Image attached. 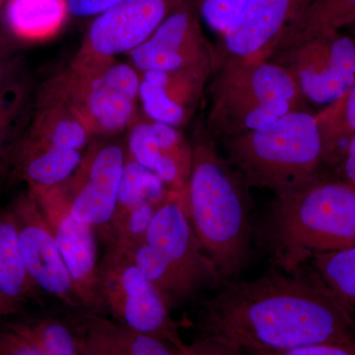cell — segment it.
<instances>
[{"instance_id": "cell-1", "label": "cell", "mask_w": 355, "mask_h": 355, "mask_svg": "<svg viewBox=\"0 0 355 355\" xmlns=\"http://www.w3.org/2000/svg\"><path fill=\"white\" fill-rule=\"evenodd\" d=\"M197 326L250 355H279L318 343L355 345L354 324L303 268H272L246 282H226L200 307Z\"/></svg>"}, {"instance_id": "cell-2", "label": "cell", "mask_w": 355, "mask_h": 355, "mask_svg": "<svg viewBox=\"0 0 355 355\" xmlns=\"http://www.w3.org/2000/svg\"><path fill=\"white\" fill-rule=\"evenodd\" d=\"M258 236L275 268L286 272H298L318 254L354 247V187L321 173L275 196Z\"/></svg>"}, {"instance_id": "cell-3", "label": "cell", "mask_w": 355, "mask_h": 355, "mask_svg": "<svg viewBox=\"0 0 355 355\" xmlns=\"http://www.w3.org/2000/svg\"><path fill=\"white\" fill-rule=\"evenodd\" d=\"M186 205L198 242L222 282L237 280L249 266L253 202L249 187L205 130L196 135Z\"/></svg>"}, {"instance_id": "cell-4", "label": "cell", "mask_w": 355, "mask_h": 355, "mask_svg": "<svg viewBox=\"0 0 355 355\" xmlns=\"http://www.w3.org/2000/svg\"><path fill=\"white\" fill-rule=\"evenodd\" d=\"M221 142L224 158L247 186L266 189L275 196L314 179L324 165L316 113L308 108Z\"/></svg>"}, {"instance_id": "cell-5", "label": "cell", "mask_w": 355, "mask_h": 355, "mask_svg": "<svg viewBox=\"0 0 355 355\" xmlns=\"http://www.w3.org/2000/svg\"><path fill=\"white\" fill-rule=\"evenodd\" d=\"M205 130L216 141L259 130L308 108L295 84L266 60H228L214 67Z\"/></svg>"}, {"instance_id": "cell-6", "label": "cell", "mask_w": 355, "mask_h": 355, "mask_svg": "<svg viewBox=\"0 0 355 355\" xmlns=\"http://www.w3.org/2000/svg\"><path fill=\"white\" fill-rule=\"evenodd\" d=\"M139 83V72L116 58L98 64L71 62L42 86L35 106L62 105L91 135L113 137L135 123Z\"/></svg>"}, {"instance_id": "cell-7", "label": "cell", "mask_w": 355, "mask_h": 355, "mask_svg": "<svg viewBox=\"0 0 355 355\" xmlns=\"http://www.w3.org/2000/svg\"><path fill=\"white\" fill-rule=\"evenodd\" d=\"M266 60L288 74L306 104L326 108L354 83L355 39L343 30L282 39Z\"/></svg>"}, {"instance_id": "cell-8", "label": "cell", "mask_w": 355, "mask_h": 355, "mask_svg": "<svg viewBox=\"0 0 355 355\" xmlns=\"http://www.w3.org/2000/svg\"><path fill=\"white\" fill-rule=\"evenodd\" d=\"M98 291L105 316L179 349L186 347L171 310L125 250L108 245L99 263Z\"/></svg>"}, {"instance_id": "cell-9", "label": "cell", "mask_w": 355, "mask_h": 355, "mask_svg": "<svg viewBox=\"0 0 355 355\" xmlns=\"http://www.w3.org/2000/svg\"><path fill=\"white\" fill-rule=\"evenodd\" d=\"M127 157L123 144L92 142L73 176L60 186L71 216L92 226L106 241L116 214Z\"/></svg>"}, {"instance_id": "cell-10", "label": "cell", "mask_w": 355, "mask_h": 355, "mask_svg": "<svg viewBox=\"0 0 355 355\" xmlns=\"http://www.w3.org/2000/svg\"><path fill=\"white\" fill-rule=\"evenodd\" d=\"M184 0H123L96 16L73 62L97 64L146 42Z\"/></svg>"}, {"instance_id": "cell-11", "label": "cell", "mask_w": 355, "mask_h": 355, "mask_svg": "<svg viewBox=\"0 0 355 355\" xmlns=\"http://www.w3.org/2000/svg\"><path fill=\"white\" fill-rule=\"evenodd\" d=\"M146 241L196 295L205 288L223 284L193 230L186 205V193L172 191L159 205L147 229Z\"/></svg>"}, {"instance_id": "cell-12", "label": "cell", "mask_w": 355, "mask_h": 355, "mask_svg": "<svg viewBox=\"0 0 355 355\" xmlns=\"http://www.w3.org/2000/svg\"><path fill=\"white\" fill-rule=\"evenodd\" d=\"M27 272L42 293L70 311H83L60 248L31 191L21 193L10 207Z\"/></svg>"}, {"instance_id": "cell-13", "label": "cell", "mask_w": 355, "mask_h": 355, "mask_svg": "<svg viewBox=\"0 0 355 355\" xmlns=\"http://www.w3.org/2000/svg\"><path fill=\"white\" fill-rule=\"evenodd\" d=\"M128 55L139 73L214 69V48L203 35L191 0H184L146 42Z\"/></svg>"}, {"instance_id": "cell-14", "label": "cell", "mask_w": 355, "mask_h": 355, "mask_svg": "<svg viewBox=\"0 0 355 355\" xmlns=\"http://www.w3.org/2000/svg\"><path fill=\"white\" fill-rule=\"evenodd\" d=\"M31 193L55 236L83 310L103 315L95 229L71 216L60 187Z\"/></svg>"}, {"instance_id": "cell-15", "label": "cell", "mask_w": 355, "mask_h": 355, "mask_svg": "<svg viewBox=\"0 0 355 355\" xmlns=\"http://www.w3.org/2000/svg\"><path fill=\"white\" fill-rule=\"evenodd\" d=\"M316 0H249L219 37L214 67L228 60H266L292 23Z\"/></svg>"}, {"instance_id": "cell-16", "label": "cell", "mask_w": 355, "mask_h": 355, "mask_svg": "<svg viewBox=\"0 0 355 355\" xmlns=\"http://www.w3.org/2000/svg\"><path fill=\"white\" fill-rule=\"evenodd\" d=\"M128 156L154 173L169 191L186 193L193 164V146L179 128L149 120L135 121Z\"/></svg>"}, {"instance_id": "cell-17", "label": "cell", "mask_w": 355, "mask_h": 355, "mask_svg": "<svg viewBox=\"0 0 355 355\" xmlns=\"http://www.w3.org/2000/svg\"><path fill=\"white\" fill-rule=\"evenodd\" d=\"M139 74V100L147 118L179 128L197 114L212 72L183 69Z\"/></svg>"}, {"instance_id": "cell-18", "label": "cell", "mask_w": 355, "mask_h": 355, "mask_svg": "<svg viewBox=\"0 0 355 355\" xmlns=\"http://www.w3.org/2000/svg\"><path fill=\"white\" fill-rule=\"evenodd\" d=\"M71 312L83 355H184L186 347L181 349L162 338L132 330L105 315Z\"/></svg>"}, {"instance_id": "cell-19", "label": "cell", "mask_w": 355, "mask_h": 355, "mask_svg": "<svg viewBox=\"0 0 355 355\" xmlns=\"http://www.w3.org/2000/svg\"><path fill=\"white\" fill-rule=\"evenodd\" d=\"M83 151L46 146L23 133L11 153L10 172L33 193L62 186L73 176L83 162Z\"/></svg>"}, {"instance_id": "cell-20", "label": "cell", "mask_w": 355, "mask_h": 355, "mask_svg": "<svg viewBox=\"0 0 355 355\" xmlns=\"http://www.w3.org/2000/svg\"><path fill=\"white\" fill-rule=\"evenodd\" d=\"M0 293L21 306L41 293L26 268L17 223L10 207L0 210Z\"/></svg>"}, {"instance_id": "cell-21", "label": "cell", "mask_w": 355, "mask_h": 355, "mask_svg": "<svg viewBox=\"0 0 355 355\" xmlns=\"http://www.w3.org/2000/svg\"><path fill=\"white\" fill-rule=\"evenodd\" d=\"M35 107V116L25 137L58 148L78 151L87 148L92 135L69 109L60 104Z\"/></svg>"}, {"instance_id": "cell-22", "label": "cell", "mask_w": 355, "mask_h": 355, "mask_svg": "<svg viewBox=\"0 0 355 355\" xmlns=\"http://www.w3.org/2000/svg\"><path fill=\"white\" fill-rule=\"evenodd\" d=\"M311 275L342 308L355 329V246L315 256Z\"/></svg>"}, {"instance_id": "cell-23", "label": "cell", "mask_w": 355, "mask_h": 355, "mask_svg": "<svg viewBox=\"0 0 355 355\" xmlns=\"http://www.w3.org/2000/svg\"><path fill=\"white\" fill-rule=\"evenodd\" d=\"M8 327L48 355H83L70 319L44 315Z\"/></svg>"}, {"instance_id": "cell-24", "label": "cell", "mask_w": 355, "mask_h": 355, "mask_svg": "<svg viewBox=\"0 0 355 355\" xmlns=\"http://www.w3.org/2000/svg\"><path fill=\"white\" fill-rule=\"evenodd\" d=\"M65 9V0H11L7 17L18 36L42 39L60 27Z\"/></svg>"}, {"instance_id": "cell-25", "label": "cell", "mask_w": 355, "mask_h": 355, "mask_svg": "<svg viewBox=\"0 0 355 355\" xmlns=\"http://www.w3.org/2000/svg\"><path fill=\"white\" fill-rule=\"evenodd\" d=\"M29 87L19 76L0 87V157L10 153L31 120Z\"/></svg>"}, {"instance_id": "cell-26", "label": "cell", "mask_w": 355, "mask_h": 355, "mask_svg": "<svg viewBox=\"0 0 355 355\" xmlns=\"http://www.w3.org/2000/svg\"><path fill=\"white\" fill-rule=\"evenodd\" d=\"M128 252L135 265L157 289L170 310L195 297L196 293L193 289L146 241L139 243Z\"/></svg>"}, {"instance_id": "cell-27", "label": "cell", "mask_w": 355, "mask_h": 355, "mask_svg": "<svg viewBox=\"0 0 355 355\" xmlns=\"http://www.w3.org/2000/svg\"><path fill=\"white\" fill-rule=\"evenodd\" d=\"M316 116L323 140L324 165L331 167L355 133V78L340 100Z\"/></svg>"}, {"instance_id": "cell-28", "label": "cell", "mask_w": 355, "mask_h": 355, "mask_svg": "<svg viewBox=\"0 0 355 355\" xmlns=\"http://www.w3.org/2000/svg\"><path fill=\"white\" fill-rule=\"evenodd\" d=\"M170 193L171 191L167 190L165 184L154 173L128 156L121 176L114 217L144 202L160 205L167 200Z\"/></svg>"}, {"instance_id": "cell-29", "label": "cell", "mask_w": 355, "mask_h": 355, "mask_svg": "<svg viewBox=\"0 0 355 355\" xmlns=\"http://www.w3.org/2000/svg\"><path fill=\"white\" fill-rule=\"evenodd\" d=\"M355 21V0H316L286 30L282 39L340 31Z\"/></svg>"}, {"instance_id": "cell-30", "label": "cell", "mask_w": 355, "mask_h": 355, "mask_svg": "<svg viewBox=\"0 0 355 355\" xmlns=\"http://www.w3.org/2000/svg\"><path fill=\"white\" fill-rule=\"evenodd\" d=\"M249 0H191L200 19L220 37L241 14Z\"/></svg>"}, {"instance_id": "cell-31", "label": "cell", "mask_w": 355, "mask_h": 355, "mask_svg": "<svg viewBox=\"0 0 355 355\" xmlns=\"http://www.w3.org/2000/svg\"><path fill=\"white\" fill-rule=\"evenodd\" d=\"M0 355L48 354L7 326L0 331Z\"/></svg>"}, {"instance_id": "cell-32", "label": "cell", "mask_w": 355, "mask_h": 355, "mask_svg": "<svg viewBox=\"0 0 355 355\" xmlns=\"http://www.w3.org/2000/svg\"><path fill=\"white\" fill-rule=\"evenodd\" d=\"M184 355H250L241 349L214 338L200 336L195 342L187 345Z\"/></svg>"}, {"instance_id": "cell-33", "label": "cell", "mask_w": 355, "mask_h": 355, "mask_svg": "<svg viewBox=\"0 0 355 355\" xmlns=\"http://www.w3.org/2000/svg\"><path fill=\"white\" fill-rule=\"evenodd\" d=\"M336 177L355 188V133L331 165Z\"/></svg>"}, {"instance_id": "cell-34", "label": "cell", "mask_w": 355, "mask_h": 355, "mask_svg": "<svg viewBox=\"0 0 355 355\" xmlns=\"http://www.w3.org/2000/svg\"><path fill=\"white\" fill-rule=\"evenodd\" d=\"M123 0H65L67 11L76 17H96Z\"/></svg>"}, {"instance_id": "cell-35", "label": "cell", "mask_w": 355, "mask_h": 355, "mask_svg": "<svg viewBox=\"0 0 355 355\" xmlns=\"http://www.w3.org/2000/svg\"><path fill=\"white\" fill-rule=\"evenodd\" d=\"M279 355H355L354 345L318 343L289 350Z\"/></svg>"}, {"instance_id": "cell-36", "label": "cell", "mask_w": 355, "mask_h": 355, "mask_svg": "<svg viewBox=\"0 0 355 355\" xmlns=\"http://www.w3.org/2000/svg\"><path fill=\"white\" fill-rule=\"evenodd\" d=\"M17 76V70L13 67V62L0 57V87Z\"/></svg>"}, {"instance_id": "cell-37", "label": "cell", "mask_w": 355, "mask_h": 355, "mask_svg": "<svg viewBox=\"0 0 355 355\" xmlns=\"http://www.w3.org/2000/svg\"><path fill=\"white\" fill-rule=\"evenodd\" d=\"M22 306L13 302L0 293V317L11 316L20 312Z\"/></svg>"}, {"instance_id": "cell-38", "label": "cell", "mask_w": 355, "mask_h": 355, "mask_svg": "<svg viewBox=\"0 0 355 355\" xmlns=\"http://www.w3.org/2000/svg\"><path fill=\"white\" fill-rule=\"evenodd\" d=\"M11 153H12V150L6 155L0 157V183L3 181L4 178L10 171Z\"/></svg>"}, {"instance_id": "cell-39", "label": "cell", "mask_w": 355, "mask_h": 355, "mask_svg": "<svg viewBox=\"0 0 355 355\" xmlns=\"http://www.w3.org/2000/svg\"><path fill=\"white\" fill-rule=\"evenodd\" d=\"M343 31L349 33V34L352 35V36L355 39V21H354L352 24L347 26V27H345Z\"/></svg>"}]
</instances>
